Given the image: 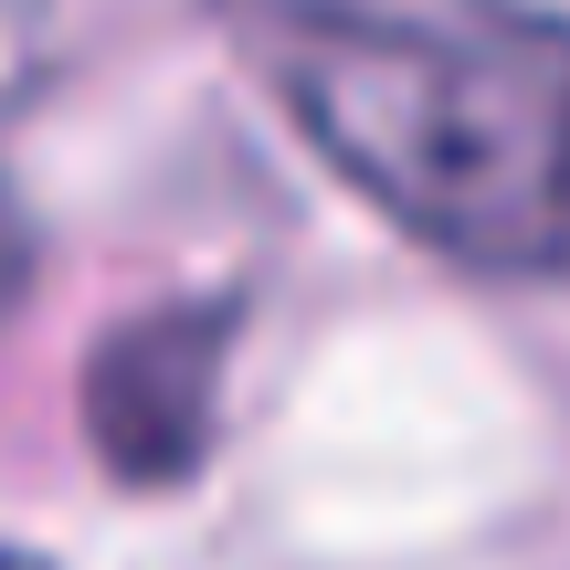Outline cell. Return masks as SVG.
Here are the masks:
<instances>
[{
	"label": "cell",
	"instance_id": "1",
	"mask_svg": "<svg viewBox=\"0 0 570 570\" xmlns=\"http://www.w3.org/2000/svg\"><path fill=\"white\" fill-rule=\"evenodd\" d=\"M275 117L423 254L570 275V21L539 0H212Z\"/></svg>",
	"mask_w": 570,
	"mask_h": 570
},
{
	"label": "cell",
	"instance_id": "2",
	"mask_svg": "<svg viewBox=\"0 0 570 570\" xmlns=\"http://www.w3.org/2000/svg\"><path fill=\"white\" fill-rule=\"evenodd\" d=\"M233 296H180L148 306V317L106 327L96 360H85V433H96V465L117 487H180L202 475L212 423H223V370H233Z\"/></svg>",
	"mask_w": 570,
	"mask_h": 570
},
{
	"label": "cell",
	"instance_id": "3",
	"mask_svg": "<svg viewBox=\"0 0 570 570\" xmlns=\"http://www.w3.org/2000/svg\"><path fill=\"white\" fill-rule=\"evenodd\" d=\"M117 0H0V127L32 117L85 53H96Z\"/></svg>",
	"mask_w": 570,
	"mask_h": 570
},
{
	"label": "cell",
	"instance_id": "4",
	"mask_svg": "<svg viewBox=\"0 0 570 570\" xmlns=\"http://www.w3.org/2000/svg\"><path fill=\"white\" fill-rule=\"evenodd\" d=\"M21 296H32V212L0 190V317H11Z\"/></svg>",
	"mask_w": 570,
	"mask_h": 570
},
{
	"label": "cell",
	"instance_id": "5",
	"mask_svg": "<svg viewBox=\"0 0 570 570\" xmlns=\"http://www.w3.org/2000/svg\"><path fill=\"white\" fill-rule=\"evenodd\" d=\"M0 570H42V560H32V550H0Z\"/></svg>",
	"mask_w": 570,
	"mask_h": 570
}]
</instances>
